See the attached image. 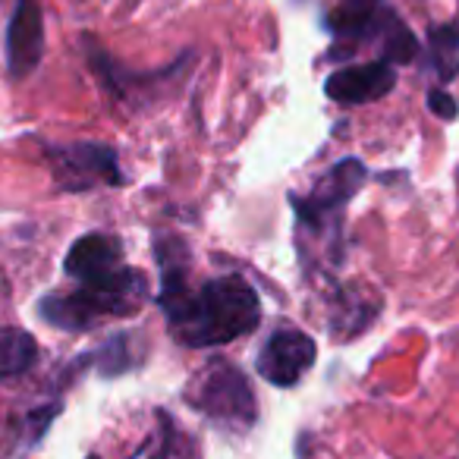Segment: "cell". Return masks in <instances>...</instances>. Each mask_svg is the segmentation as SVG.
Instances as JSON below:
<instances>
[{
	"mask_svg": "<svg viewBox=\"0 0 459 459\" xmlns=\"http://www.w3.org/2000/svg\"><path fill=\"white\" fill-rule=\"evenodd\" d=\"M186 249L179 246L170 255L167 243H158L160 264V296L158 306L170 325L173 337L195 350L223 346L230 340L246 337L262 321L258 293L239 277H217L192 293L186 281Z\"/></svg>",
	"mask_w": 459,
	"mask_h": 459,
	"instance_id": "1",
	"label": "cell"
},
{
	"mask_svg": "<svg viewBox=\"0 0 459 459\" xmlns=\"http://www.w3.org/2000/svg\"><path fill=\"white\" fill-rule=\"evenodd\" d=\"M148 296L145 274L135 268H117L114 274L79 283L73 293L41 299V318L60 331H85L104 318H126L142 308Z\"/></svg>",
	"mask_w": 459,
	"mask_h": 459,
	"instance_id": "2",
	"label": "cell"
},
{
	"mask_svg": "<svg viewBox=\"0 0 459 459\" xmlns=\"http://www.w3.org/2000/svg\"><path fill=\"white\" fill-rule=\"evenodd\" d=\"M186 400L217 425L230 431H246L255 425V396L246 381V375L237 365L211 359L195 377H192Z\"/></svg>",
	"mask_w": 459,
	"mask_h": 459,
	"instance_id": "3",
	"label": "cell"
},
{
	"mask_svg": "<svg viewBox=\"0 0 459 459\" xmlns=\"http://www.w3.org/2000/svg\"><path fill=\"white\" fill-rule=\"evenodd\" d=\"M54 167V177L64 189H89L95 183L120 186L123 173L117 164V152L98 142H76V145H60L48 152Z\"/></svg>",
	"mask_w": 459,
	"mask_h": 459,
	"instance_id": "4",
	"label": "cell"
},
{
	"mask_svg": "<svg viewBox=\"0 0 459 459\" xmlns=\"http://www.w3.org/2000/svg\"><path fill=\"white\" fill-rule=\"evenodd\" d=\"M318 346L296 327H277L258 352V375L271 387H296L315 365Z\"/></svg>",
	"mask_w": 459,
	"mask_h": 459,
	"instance_id": "5",
	"label": "cell"
},
{
	"mask_svg": "<svg viewBox=\"0 0 459 459\" xmlns=\"http://www.w3.org/2000/svg\"><path fill=\"white\" fill-rule=\"evenodd\" d=\"M362 183H365L362 160L346 158V160H340L337 167L327 170V177L315 186L312 195L308 198L290 195V202H293V208H296V214H299L302 223L321 227V221H325L327 214H333L337 208H343V204L350 202L359 189H362Z\"/></svg>",
	"mask_w": 459,
	"mask_h": 459,
	"instance_id": "6",
	"label": "cell"
},
{
	"mask_svg": "<svg viewBox=\"0 0 459 459\" xmlns=\"http://www.w3.org/2000/svg\"><path fill=\"white\" fill-rule=\"evenodd\" d=\"M45 57V16L39 0H16L7 26V70L13 79H29Z\"/></svg>",
	"mask_w": 459,
	"mask_h": 459,
	"instance_id": "7",
	"label": "cell"
},
{
	"mask_svg": "<svg viewBox=\"0 0 459 459\" xmlns=\"http://www.w3.org/2000/svg\"><path fill=\"white\" fill-rule=\"evenodd\" d=\"M396 85V73L390 64L384 60H371V64H356L337 70L327 76L325 82V95L337 104H368L384 98L387 91H394Z\"/></svg>",
	"mask_w": 459,
	"mask_h": 459,
	"instance_id": "8",
	"label": "cell"
},
{
	"mask_svg": "<svg viewBox=\"0 0 459 459\" xmlns=\"http://www.w3.org/2000/svg\"><path fill=\"white\" fill-rule=\"evenodd\" d=\"M66 274L76 277L79 283L98 281V277L114 274L123 268V249L120 239L108 237V233H89V237L76 239L66 252Z\"/></svg>",
	"mask_w": 459,
	"mask_h": 459,
	"instance_id": "9",
	"label": "cell"
},
{
	"mask_svg": "<svg viewBox=\"0 0 459 459\" xmlns=\"http://www.w3.org/2000/svg\"><path fill=\"white\" fill-rule=\"evenodd\" d=\"M39 359V343L32 333L16 327H0V381L26 375Z\"/></svg>",
	"mask_w": 459,
	"mask_h": 459,
	"instance_id": "10",
	"label": "cell"
},
{
	"mask_svg": "<svg viewBox=\"0 0 459 459\" xmlns=\"http://www.w3.org/2000/svg\"><path fill=\"white\" fill-rule=\"evenodd\" d=\"M152 459H202V450H198V440L186 434L170 412H158V444L152 450Z\"/></svg>",
	"mask_w": 459,
	"mask_h": 459,
	"instance_id": "11",
	"label": "cell"
},
{
	"mask_svg": "<svg viewBox=\"0 0 459 459\" xmlns=\"http://www.w3.org/2000/svg\"><path fill=\"white\" fill-rule=\"evenodd\" d=\"M428 48H431L437 79H444V82L456 79L459 76V20L434 26L431 32H428Z\"/></svg>",
	"mask_w": 459,
	"mask_h": 459,
	"instance_id": "12",
	"label": "cell"
},
{
	"mask_svg": "<svg viewBox=\"0 0 459 459\" xmlns=\"http://www.w3.org/2000/svg\"><path fill=\"white\" fill-rule=\"evenodd\" d=\"M415 57H419V41L412 39V32L396 16H390V29L384 35V64L403 66L412 64Z\"/></svg>",
	"mask_w": 459,
	"mask_h": 459,
	"instance_id": "13",
	"label": "cell"
},
{
	"mask_svg": "<svg viewBox=\"0 0 459 459\" xmlns=\"http://www.w3.org/2000/svg\"><path fill=\"white\" fill-rule=\"evenodd\" d=\"M135 352L129 350V337L120 333V337L108 340L101 350L95 352V365L101 375H120V371H129L135 365Z\"/></svg>",
	"mask_w": 459,
	"mask_h": 459,
	"instance_id": "14",
	"label": "cell"
},
{
	"mask_svg": "<svg viewBox=\"0 0 459 459\" xmlns=\"http://www.w3.org/2000/svg\"><path fill=\"white\" fill-rule=\"evenodd\" d=\"M428 110H431L434 117H440V120H456L459 117V104L453 101L450 95H446L444 89H431L428 91Z\"/></svg>",
	"mask_w": 459,
	"mask_h": 459,
	"instance_id": "15",
	"label": "cell"
}]
</instances>
